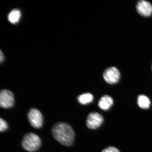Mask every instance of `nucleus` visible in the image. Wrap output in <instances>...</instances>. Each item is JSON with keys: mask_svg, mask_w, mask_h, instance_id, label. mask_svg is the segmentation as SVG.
<instances>
[{"mask_svg": "<svg viewBox=\"0 0 152 152\" xmlns=\"http://www.w3.org/2000/svg\"><path fill=\"white\" fill-rule=\"evenodd\" d=\"M28 121L31 126L37 129L42 127L43 118L42 114L39 110L33 108L29 110L28 114Z\"/></svg>", "mask_w": 152, "mask_h": 152, "instance_id": "nucleus-3", "label": "nucleus"}, {"mask_svg": "<svg viewBox=\"0 0 152 152\" xmlns=\"http://www.w3.org/2000/svg\"><path fill=\"white\" fill-rule=\"evenodd\" d=\"M113 103V99L111 96L105 95L100 99L98 102V106L102 110H107L110 109Z\"/></svg>", "mask_w": 152, "mask_h": 152, "instance_id": "nucleus-8", "label": "nucleus"}, {"mask_svg": "<svg viewBox=\"0 0 152 152\" xmlns=\"http://www.w3.org/2000/svg\"><path fill=\"white\" fill-rule=\"evenodd\" d=\"M137 102L138 106L142 109H148L151 105L149 98L144 95H140L138 96Z\"/></svg>", "mask_w": 152, "mask_h": 152, "instance_id": "nucleus-10", "label": "nucleus"}, {"mask_svg": "<svg viewBox=\"0 0 152 152\" xmlns=\"http://www.w3.org/2000/svg\"><path fill=\"white\" fill-rule=\"evenodd\" d=\"M138 14L144 17H149L152 14V5L149 2L141 0L139 1L136 5Z\"/></svg>", "mask_w": 152, "mask_h": 152, "instance_id": "nucleus-7", "label": "nucleus"}, {"mask_svg": "<svg viewBox=\"0 0 152 152\" xmlns=\"http://www.w3.org/2000/svg\"><path fill=\"white\" fill-rule=\"evenodd\" d=\"M104 121L102 115L96 112L91 113L87 116L86 121L87 126L89 129H96L99 128Z\"/></svg>", "mask_w": 152, "mask_h": 152, "instance_id": "nucleus-6", "label": "nucleus"}, {"mask_svg": "<svg viewBox=\"0 0 152 152\" xmlns=\"http://www.w3.org/2000/svg\"><path fill=\"white\" fill-rule=\"evenodd\" d=\"M21 144L22 148L26 151L34 152L38 151L41 147V140L37 135L29 133L24 136Z\"/></svg>", "mask_w": 152, "mask_h": 152, "instance_id": "nucleus-2", "label": "nucleus"}, {"mask_svg": "<svg viewBox=\"0 0 152 152\" xmlns=\"http://www.w3.org/2000/svg\"></svg>", "mask_w": 152, "mask_h": 152, "instance_id": "nucleus-15", "label": "nucleus"}, {"mask_svg": "<svg viewBox=\"0 0 152 152\" xmlns=\"http://www.w3.org/2000/svg\"><path fill=\"white\" fill-rule=\"evenodd\" d=\"M94 100V96L90 93H86L78 97V101L81 104H86L91 103Z\"/></svg>", "mask_w": 152, "mask_h": 152, "instance_id": "nucleus-11", "label": "nucleus"}, {"mask_svg": "<svg viewBox=\"0 0 152 152\" xmlns=\"http://www.w3.org/2000/svg\"><path fill=\"white\" fill-rule=\"evenodd\" d=\"M52 132L55 140L63 145L69 147L73 144L75 133L73 129L67 124L56 123L53 126Z\"/></svg>", "mask_w": 152, "mask_h": 152, "instance_id": "nucleus-1", "label": "nucleus"}, {"mask_svg": "<svg viewBox=\"0 0 152 152\" xmlns=\"http://www.w3.org/2000/svg\"><path fill=\"white\" fill-rule=\"evenodd\" d=\"M0 59H1V63L3 62L4 60V55L3 53H2L1 51V55H0Z\"/></svg>", "mask_w": 152, "mask_h": 152, "instance_id": "nucleus-14", "label": "nucleus"}, {"mask_svg": "<svg viewBox=\"0 0 152 152\" xmlns=\"http://www.w3.org/2000/svg\"><path fill=\"white\" fill-rule=\"evenodd\" d=\"M15 99L14 94L10 91L2 90L0 94V106L3 109H7L14 105Z\"/></svg>", "mask_w": 152, "mask_h": 152, "instance_id": "nucleus-5", "label": "nucleus"}, {"mask_svg": "<svg viewBox=\"0 0 152 152\" xmlns=\"http://www.w3.org/2000/svg\"><path fill=\"white\" fill-rule=\"evenodd\" d=\"M8 126L6 121L1 118L0 119V131L1 132H5L7 130Z\"/></svg>", "mask_w": 152, "mask_h": 152, "instance_id": "nucleus-12", "label": "nucleus"}, {"mask_svg": "<svg viewBox=\"0 0 152 152\" xmlns=\"http://www.w3.org/2000/svg\"><path fill=\"white\" fill-rule=\"evenodd\" d=\"M120 77V73L119 70L115 66L107 68L103 74L104 80L110 84L117 83L119 80Z\"/></svg>", "mask_w": 152, "mask_h": 152, "instance_id": "nucleus-4", "label": "nucleus"}, {"mask_svg": "<svg viewBox=\"0 0 152 152\" xmlns=\"http://www.w3.org/2000/svg\"><path fill=\"white\" fill-rule=\"evenodd\" d=\"M102 152H120L119 150L113 147H109L105 148Z\"/></svg>", "mask_w": 152, "mask_h": 152, "instance_id": "nucleus-13", "label": "nucleus"}, {"mask_svg": "<svg viewBox=\"0 0 152 152\" xmlns=\"http://www.w3.org/2000/svg\"><path fill=\"white\" fill-rule=\"evenodd\" d=\"M21 17V13L18 9H14L9 13L8 18L11 23L15 24L18 23Z\"/></svg>", "mask_w": 152, "mask_h": 152, "instance_id": "nucleus-9", "label": "nucleus"}]
</instances>
